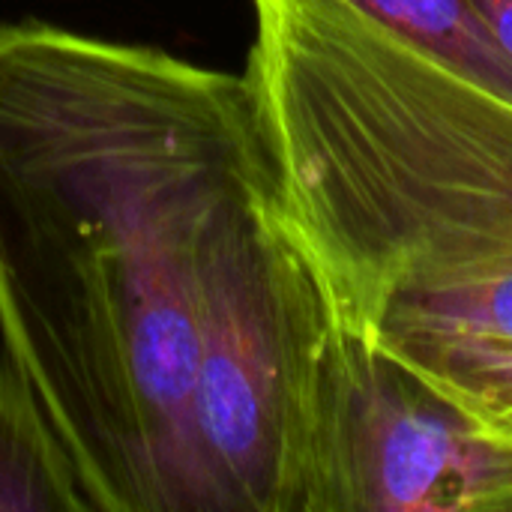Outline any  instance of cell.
Segmentation results:
<instances>
[{"mask_svg":"<svg viewBox=\"0 0 512 512\" xmlns=\"http://www.w3.org/2000/svg\"><path fill=\"white\" fill-rule=\"evenodd\" d=\"M264 183L243 75L0 24V339L96 512H216L192 423L204 264Z\"/></svg>","mask_w":512,"mask_h":512,"instance_id":"obj_1","label":"cell"},{"mask_svg":"<svg viewBox=\"0 0 512 512\" xmlns=\"http://www.w3.org/2000/svg\"><path fill=\"white\" fill-rule=\"evenodd\" d=\"M243 84L276 213L372 336L402 294L512 267V99L348 0H252Z\"/></svg>","mask_w":512,"mask_h":512,"instance_id":"obj_2","label":"cell"},{"mask_svg":"<svg viewBox=\"0 0 512 512\" xmlns=\"http://www.w3.org/2000/svg\"><path fill=\"white\" fill-rule=\"evenodd\" d=\"M321 303L267 174L225 213L204 264L192 423L216 512H300L303 387Z\"/></svg>","mask_w":512,"mask_h":512,"instance_id":"obj_3","label":"cell"},{"mask_svg":"<svg viewBox=\"0 0 512 512\" xmlns=\"http://www.w3.org/2000/svg\"><path fill=\"white\" fill-rule=\"evenodd\" d=\"M300 512H512V441L321 303Z\"/></svg>","mask_w":512,"mask_h":512,"instance_id":"obj_4","label":"cell"},{"mask_svg":"<svg viewBox=\"0 0 512 512\" xmlns=\"http://www.w3.org/2000/svg\"><path fill=\"white\" fill-rule=\"evenodd\" d=\"M0 512H96L24 372L0 357Z\"/></svg>","mask_w":512,"mask_h":512,"instance_id":"obj_5","label":"cell"},{"mask_svg":"<svg viewBox=\"0 0 512 512\" xmlns=\"http://www.w3.org/2000/svg\"><path fill=\"white\" fill-rule=\"evenodd\" d=\"M372 342L512 441V339L393 324L381 327Z\"/></svg>","mask_w":512,"mask_h":512,"instance_id":"obj_6","label":"cell"},{"mask_svg":"<svg viewBox=\"0 0 512 512\" xmlns=\"http://www.w3.org/2000/svg\"><path fill=\"white\" fill-rule=\"evenodd\" d=\"M423 51L512 99V60L492 39L474 0H348Z\"/></svg>","mask_w":512,"mask_h":512,"instance_id":"obj_7","label":"cell"},{"mask_svg":"<svg viewBox=\"0 0 512 512\" xmlns=\"http://www.w3.org/2000/svg\"><path fill=\"white\" fill-rule=\"evenodd\" d=\"M393 324L450 327L512 339V267L477 279L408 291L381 312L372 336Z\"/></svg>","mask_w":512,"mask_h":512,"instance_id":"obj_8","label":"cell"},{"mask_svg":"<svg viewBox=\"0 0 512 512\" xmlns=\"http://www.w3.org/2000/svg\"><path fill=\"white\" fill-rule=\"evenodd\" d=\"M483 24L489 27L492 39L512 60V0H474Z\"/></svg>","mask_w":512,"mask_h":512,"instance_id":"obj_9","label":"cell"}]
</instances>
